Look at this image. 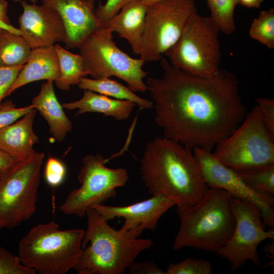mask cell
<instances>
[{
  "label": "cell",
  "mask_w": 274,
  "mask_h": 274,
  "mask_svg": "<svg viewBox=\"0 0 274 274\" xmlns=\"http://www.w3.org/2000/svg\"><path fill=\"white\" fill-rule=\"evenodd\" d=\"M147 7L139 0H132L113 17L102 24V26L126 40L133 53L139 55Z\"/></svg>",
  "instance_id": "cell-19"
},
{
  "label": "cell",
  "mask_w": 274,
  "mask_h": 274,
  "mask_svg": "<svg viewBox=\"0 0 274 274\" xmlns=\"http://www.w3.org/2000/svg\"><path fill=\"white\" fill-rule=\"evenodd\" d=\"M132 0H107L105 4L99 3L94 10L96 17L101 24L108 21L127 3Z\"/></svg>",
  "instance_id": "cell-32"
},
{
  "label": "cell",
  "mask_w": 274,
  "mask_h": 274,
  "mask_svg": "<svg viewBox=\"0 0 274 274\" xmlns=\"http://www.w3.org/2000/svg\"><path fill=\"white\" fill-rule=\"evenodd\" d=\"M139 1L142 2L144 4L146 5L147 6L150 5L151 4L159 1V0H139Z\"/></svg>",
  "instance_id": "cell-40"
},
{
  "label": "cell",
  "mask_w": 274,
  "mask_h": 274,
  "mask_svg": "<svg viewBox=\"0 0 274 274\" xmlns=\"http://www.w3.org/2000/svg\"><path fill=\"white\" fill-rule=\"evenodd\" d=\"M211 12L210 16L218 26L220 31L232 35L235 30L234 14L239 0H207Z\"/></svg>",
  "instance_id": "cell-26"
},
{
  "label": "cell",
  "mask_w": 274,
  "mask_h": 274,
  "mask_svg": "<svg viewBox=\"0 0 274 274\" xmlns=\"http://www.w3.org/2000/svg\"><path fill=\"white\" fill-rule=\"evenodd\" d=\"M165 274H212V264L207 260L190 257L176 263H169Z\"/></svg>",
  "instance_id": "cell-28"
},
{
  "label": "cell",
  "mask_w": 274,
  "mask_h": 274,
  "mask_svg": "<svg viewBox=\"0 0 274 274\" xmlns=\"http://www.w3.org/2000/svg\"><path fill=\"white\" fill-rule=\"evenodd\" d=\"M34 109L30 105L16 108V105L9 100L3 102L0 107V128L15 122Z\"/></svg>",
  "instance_id": "cell-31"
},
{
  "label": "cell",
  "mask_w": 274,
  "mask_h": 274,
  "mask_svg": "<svg viewBox=\"0 0 274 274\" xmlns=\"http://www.w3.org/2000/svg\"><path fill=\"white\" fill-rule=\"evenodd\" d=\"M59 228L51 221L31 229L19 243L22 264L40 274H64L74 268L82 253L85 230Z\"/></svg>",
  "instance_id": "cell-5"
},
{
  "label": "cell",
  "mask_w": 274,
  "mask_h": 274,
  "mask_svg": "<svg viewBox=\"0 0 274 274\" xmlns=\"http://www.w3.org/2000/svg\"><path fill=\"white\" fill-rule=\"evenodd\" d=\"M135 106L132 101L112 98L89 90H84L80 99L62 105L63 108L68 110L77 109L76 116L86 113H97L117 121L129 118Z\"/></svg>",
  "instance_id": "cell-21"
},
{
  "label": "cell",
  "mask_w": 274,
  "mask_h": 274,
  "mask_svg": "<svg viewBox=\"0 0 274 274\" xmlns=\"http://www.w3.org/2000/svg\"><path fill=\"white\" fill-rule=\"evenodd\" d=\"M36 271L22 264L20 257L0 247V274H35Z\"/></svg>",
  "instance_id": "cell-29"
},
{
  "label": "cell",
  "mask_w": 274,
  "mask_h": 274,
  "mask_svg": "<svg viewBox=\"0 0 274 274\" xmlns=\"http://www.w3.org/2000/svg\"><path fill=\"white\" fill-rule=\"evenodd\" d=\"M236 172L254 190L273 196L274 164L261 165Z\"/></svg>",
  "instance_id": "cell-25"
},
{
  "label": "cell",
  "mask_w": 274,
  "mask_h": 274,
  "mask_svg": "<svg viewBox=\"0 0 274 274\" xmlns=\"http://www.w3.org/2000/svg\"><path fill=\"white\" fill-rule=\"evenodd\" d=\"M30 105L45 118L50 133L57 142L62 141L72 130V121L56 97L53 82L47 81L41 85L40 92L33 98Z\"/></svg>",
  "instance_id": "cell-20"
},
{
  "label": "cell",
  "mask_w": 274,
  "mask_h": 274,
  "mask_svg": "<svg viewBox=\"0 0 274 274\" xmlns=\"http://www.w3.org/2000/svg\"><path fill=\"white\" fill-rule=\"evenodd\" d=\"M174 206L176 203L171 198L155 194L147 199L126 206L99 204L90 207L107 221L123 218L124 221L121 229L130 231L139 237L145 230L154 231L160 218Z\"/></svg>",
  "instance_id": "cell-15"
},
{
  "label": "cell",
  "mask_w": 274,
  "mask_h": 274,
  "mask_svg": "<svg viewBox=\"0 0 274 274\" xmlns=\"http://www.w3.org/2000/svg\"><path fill=\"white\" fill-rule=\"evenodd\" d=\"M60 76L59 60L54 45L31 49L29 57L9 89L6 97L30 82H55Z\"/></svg>",
  "instance_id": "cell-18"
},
{
  "label": "cell",
  "mask_w": 274,
  "mask_h": 274,
  "mask_svg": "<svg viewBox=\"0 0 274 274\" xmlns=\"http://www.w3.org/2000/svg\"><path fill=\"white\" fill-rule=\"evenodd\" d=\"M250 37L269 49L274 48V10L262 11L254 18L249 29Z\"/></svg>",
  "instance_id": "cell-27"
},
{
  "label": "cell",
  "mask_w": 274,
  "mask_h": 274,
  "mask_svg": "<svg viewBox=\"0 0 274 274\" xmlns=\"http://www.w3.org/2000/svg\"><path fill=\"white\" fill-rule=\"evenodd\" d=\"M204 181L208 187L223 189L232 197L249 201L260 210L265 225L274 227V198L251 188L234 170L219 161L212 150H192Z\"/></svg>",
  "instance_id": "cell-13"
},
{
  "label": "cell",
  "mask_w": 274,
  "mask_h": 274,
  "mask_svg": "<svg viewBox=\"0 0 274 274\" xmlns=\"http://www.w3.org/2000/svg\"><path fill=\"white\" fill-rule=\"evenodd\" d=\"M60 67V76L55 81L56 87L62 90H68L73 85H78L80 79L88 75L84 67L83 56L68 51L58 44H55Z\"/></svg>",
  "instance_id": "cell-23"
},
{
  "label": "cell",
  "mask_w": 274,
  "mask_h": 274,
  "mask_svg": "<svg viewBox=\"0 0 274 274\" xmlns=\"http://www.w3.org/2000/svg\"><path fill=\"white\" fill-rule=\"evenodd\" d=\"M82 251L74 268L79 274H122L153 242L140 239L132 232L111 227L94 209L89 207Z\"/></svg>",
  "instance_id": "cell-3"
},
{
  "label": "cell",
  "mask_w": 274,
  "mask_h": 274,
  "mask_svg": "<svg viewBox=\"0 0 274 274\" xmlns=\"http://www.w3.org/2000/svg\"><path fill=\"white\" fill-rule=\"evenodd\" d=\"M37 110L26 114L15 122L0 128V149L18 160L28 158L36 152L34 144L39 142L33 129Z\"/></svg>",
  "instance_id": "cell-17"
},
{
  "label": "cell",
  "mask_w": 274,
  "mask_h": 274,
  "mask_svg": "<svg viewBox=\"0 0 274 274\" xmlns=\"http://www.w3.org/2000/svg\"><path fill=\"white\" fill-rule=\"evenodd\" d=\"M24 65L12 67H0V107L2 100Z\"/></svg>",
  "instance_id": "cell-34"
},
{
  "label": "cell",
  "mask_w": 274,
  "mask_h": 274,
  "mask_svg": "<svg viewBox=\"0 0 274 274\" xmlns=\"http://www.w3.org/2000/svg\"><path fill=\"white\" fill-rule=\"evenodd\" d=\"M215 147V157L236 172L274 164V137L266 128L257 106Z\"/></svg>",
  "instance_id": "cell-9"
},
{
  "label": "cell",
  "mask_w": 274,
  "mask_h": 274,
  "mask_svg": "<svg viewBox=\"0 0 274 274\" xmlns=\"http://www.w3.org/2000/svg\"><path fill=\"white\" fill-rule=\"evenodd\" d=\"M44 152H36L0 171V228H13L37 211Z\"/></svg>",
  "instance_id": "cell-6"
},
{
  "label": "cell",
  "mask_w": 274,
  "mask_h": 274,
  "mask_svg": "<svg viewBox=\"0 0 274 274\" xmlns=\"http://www.w3.org/2000/svg\"><path fill=\"white\" fill-rule=\"evenodd\" d=\"M14 2H18V1H21L23 0H13ZM29 1L31 2L32 3H36L38 0H28Z\"/></svg>",
  "instance_id": "cell-41"
},
{
  "label": "cell",
  "mask_w": 274,
  "mask_h": 274,
  "mask_svg": "<svg viewBox=\"0 0 274 274\" xmlns=\"http://www.w3.org/2000/svg\"><path fill=\"white\" fill-rule=\"evenodd\" d=\"M8 4L6 0H0V31L6 30L21 36L19 28L14 27L7 16Z\"/></svg>",
  "instance_id": "cell-36"
},
{
  "label": "cell",
  "mask_w": 274,
  "mask_h": 274,
  "mask_svg": "<svg viewBox=\"0 0 274 274\" xmlns=\"http://www.w3.org/2000/svg\"><path fill=\"white\" fill-rule=\"evenodd\" d=\"M161 78L147 77L154 123L163 137L193 150H212L245 119L247 112L237 77L220 69L212 77L194 75L160 58Z\"/></svg>",
  "instance_id": "cell-1"
},
{
  "label": "cell",
  "mask_w": 274,
  "mask_h": 274,
  "mask_svg": "<svg viewBox=\"0 0 274 274\" xmlns=\"http://www.w3.org/2000/svg\"><path fill=\"white\" fill-rule=\"evenodd\" d=\"M66 173L65 164L60 160L49 156L44 168V177L47 183L56 187L63 182Z\"/></svg>",
  "instance_id": "cell-30"
},
{
  "label": "cell",
  "mask_w": 274,
  "mask_h": 274,
  "mask_svg": "<svg viewBox=\"0 0 274 274\" xmlns=\"http://www.w3.org/2000/svg\"><path fill=\"white\" fill-rule=\"evenodd\" d=\"M55 9L64 24L67 49L78 48L92 32L102 26L94 13V6L87 0H42Z\"/></svg>",
  "instance_id": "cell-16"
},
{
  "label": "cell",
  "mask_w": 274,
  "mask_h": 274,
  "mask_svg": "<svg viewBox=\"0 0 274 274\" xmlns=\"http://www.w3.org/2000/svg\"><path fill=\"white\" fill-rule=\"evenodd\" d=\"M23 12L18 23L21 36L31 49L65 43L66 33L64 23L54 9L42 4H28L21 1Z\"/></svg>",
  "instance_id": "cell-14"
},
{
  "label": "cell",
  "mask_w": 274,
  "mask_h": 274,
  "mask_svg": "<svg viewBox=\"0 0 274 274\" xmlns=\"http://www.w3.org/2000/svg\"><path fill=\"white\" fill-rule=\"evenodd\" d=\"M231 208L235 219L233 233L226 243L216 254L227 260L232 271L251 261L261 264L257 248L266 239H274V230H266L261 213L253 203L231 197Z\"/></svg>",
  "instance_id": "cell-12"
},
{
  "label": "cell",
  "mask_w": 274,
  "mask_h": 274,
  "mask_svg": "<svg viewBox=\"0 0 274 274\" xmlns=\"http://www.w3.org/2000/svg\"><path fill=\"white\" fill-rule=\"evenodd\" d=\"M273 243H271L270 244H267L264 247V252L266 253L267 256L270 258L273 257Z\"/></svg>",
  "instance_id": "cell-39"
},
{
  "label": "cell",
  "mask_w": 274,
  "mask_h": 274,
  "mask_svg": "<svg viewBox=\"0 0 274 274\" xmlns=\"http://www.w3.org/2000/svg\"><path fill=\"white\" fill-rule=\"evenodd\" d=\"M31 51L21 36L6 30L0 31V67L25 64Z\"/></svg>",
  "instance_id": "cell-24"
},
{
  "label": "cell",
  "mask_w": 274,
  "mask_h": 274,
  "mask_svg": "<svg viewBox=\"0 0 274 274\" xmlns=\"http://www.w3.org/2000/svg\"><path fill=\"white\" fill-rule=\"evenodd\" d=\"M227 191L209 187L195 204L177 207L180 225L173 249L185 247L216 253L229 240L235 222Z\"/></svg>",
  "instance_id": "cell-4"
},
{
  "label": "cell",
  "mask_w": 274,
  "mask_h": 274,
  "mask_svg": "<svg viewBox=\"0 0 274 274\" xmlns=\"http://www.w3.org/2000/svg\"><path fill=\"white\" fill-rule=\"evenodd\" d=\"M19 160H20L14 158L0 149V171L9 168Z\"/></svg>",
  "instance_id": "cell-37"
},
{
  "label": "cell",
  "mask_w": 274,
  "mask_h": 274,
  "mask_svg": "<svg viewBox=\"0 0 274 274\" xmlns=\"http://www.w3.org/2000/svg\"><path fill=\"white\" fill-rule=\"evenodd\" d=\"M78 86L81 89L89 90L115 99L132 101L142 109L153 108L152 101L140 97L128 86L110 78L94 79L83 77L80 79Z\"/></svg>",
  "instance_id": "cell-22"
},
{
  "label": "cell",
  "mask_w": 274,
  "mask_h": 274,
  "mask_svg": "<svg viewBox=\"0 0 274 274\" xmlns=\"http://www.w3.org/2000/svg\"><path fill=\"white\" fill-rule=\"evenodd\" d=\"M257 107L262 120L269 133L274 137V100L268 98H256Z\"/></svg>",
  "instance_id": "cell-33"
},
{
  "label": "cell",
  "mask_w": 274,
  "mask_h": 274,
  "mask_svg": "<svg viewBox=\"0 0 274 274\" xmlns=\"http://www.w3.org/2000/svg\"><path fill=\"white\" fill-rule=\"evenodd\" d=\"M89 3H90L92 5L94 6V2L95 0H87Z\"/></svg>",
  "instance_id": "cell-42"
},
{
  "label": "cell",
  "mask_w": 274,
  "mask_h": 274,
  "mask_svg": "<svg viewBox=\"0 0 274 274\" xmlns=\"http://www.w3.org/2000/svg\"><path fill=\"white\" fill-rule=\"evenodd\" d=\"M130 274H165L152 261L132 262L127 269Z\"/></svg>",
  "instance_id": "cell-35"
},
{
  "label": "cell",
  "mask_w": 274,
  "mask_h": 274,
  "mask_svg": "<svg viewBox=\"0 0 274 274\" xmlns=\"http://www.w3.org/2000/svg\"><path fill=\"white\" fill-rule=\"evenodd\" d=\"M220 32L210 16L196 12L179 40L164 55L171 64L182 71L198 76L212 77L220 69Z\"/></svg>",
  "instance_id": "cell-7"
},
{
  "label": "cell",
  "mask_w": 274,
  "mask_h": 274,
  "mask_svg": "<svg viewBox=\"0 0 274 274\" xmlns=\"http://www.w3.org/2000/svg\"><path fill=\"white\" fill-rule=\"evenodd\" d=\"M264 0H239V4L247 8H258Z\"/></svg>",
  "instance_id": "cell-38"
},
{
  "label": "cell",
  "mask_w": 274,
  "mask_h": 274,
  "mask_svg": "<svg viewBox=\"0 0 274 274\" xmlns=\"http://www.w3.org/2000/svg\"><path fill=\"white\" fill-rule=\"evenodd\" d=\"M140 173L150 194L171 198L177 207L197 202L209 188L193 151L164 137L147 144Z\"/></svg>",
  "instance_id": "cell-2"
},
{
  "label": "cell",
  "mask_w": 274,
  "mask_h": 274,
  "mask_svg": "<svg viewBox=\"0 0 274 274\" xmlns=\"http://www.w3.org/2000/svg\"><path fill=\"white\" fill-rule=\"evenodd\" d=\"M196 12L194 0H159L148 6L140 58L145 62L160 59L177 42Z\"/></svg>",
  "instance_id": "cell-11"
},
{
  "label": "cell",
  "mask_w": 274,
  "mask_h": 274,
  "mask_svg": "<svg viewBox=\"0 0 274 274\" xmlns=\"http://www.w3.org/2000/svg\"><path fill=\"white\" fill-rule=\"evenodd\" d=\"M80 53L88 75L98 79L114 76L125 82L134 92L148 90L144 79L148 73L143 69L146 62L123 52L113 41V32L101 26L90 34L81 43Z\"/></svg>",
  "instance_id": "cell-8"
},
{
  "label": "cell",
  "mask_w": 274,
  "mask_h": 274,
  "mask_svg": "<svg viewBox=\"0 0 274 274\" xmlns=\"http://www.w3.org/2000/svg\"><path fill=\"white\" fill-rule=\"evenodd\" d=\"M107 162L100 154L82 158V167L77 176L81 186L72 191L60 206L62 213L83 217L91 205L103 204L115 197L116 189L125 186L129 175L124 168L107 167Z\"/></svg>",
  "instance_id": "cell-10"
}]
</instances>
